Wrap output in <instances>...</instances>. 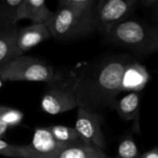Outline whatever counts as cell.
Masks as SVG:
<instances>
[{"mask_svg": "<svg viewBox=\"0 0 158 158\" xmlns=\"http://www.w3.org/2000/svg\"><path fill=\"white\" fill-rule=\"evenodd\" d=\"M132 60L128 54L109 55L72 71L78 107L99 114L115 109L118 95L123 93L124 71Z\"/></svg>", "mask_w": 158, "mask_h": 158, "instance_id": "cell-1", "label": "cell"}, {"mask_svg": "<svg viewBox=\"0 0 158 158\" xmlns=\"http://www.w3.org/2000/svg\"><path fill=\"white\" fill-rule=\"evenodd\" d=\"M115 45L137 54L158 52V26L134 19H127L115 27L105 36Z\"/></svg>", "mask_w": 158, "mask_h": 158, "instance_id": "cell-2", "label": "cell"}, {"mask_svg": "<svg viewBox=\"0 0 158 158\" xmlns=\"http://www.w3.org/2000/svg\"><path fill=\"white\" fill-rule=\"evenodd\" d=\"M46 27L51 36L60 41L86 37L96 31L94 13L81 14L59 4Z\"/></svg>", "mask_w": 158, "mask_h": 158, "instance_id": "cell-3", "label": "cell"}, {"mask_svg": "<svg viewBox=\"0 0 158 158\" xmlns=\"http://www.w3.org/2000/svg\"><path fill=\"white\" fill-rule=\"evenodd\" d=\"M56 70L47 62L34 56H19L0 69L3 81H37L48 83L54 80Z\"/></svg>", "mask_w": 158, "mask_h": 158, "instance_id": "cell-4", "label": "cell"}, {"mask_svg": "<svg viewBox=\"0 0 158 158\" xmlns=\"http://www.w3.org/2000/svg\"><path fill=\"white\" fill-rule=\"evenodd\" d=\"M41 107L49 115H58L78 107L73 91L72 71L69 74L56 73L53 81L45 83Z\"/></svg>", "mask_w": 158, "mask_h": 158, "instance_id": "cell-5", "label": "cell"}, {"mask_svg": "<svg viewBox=\"0 0 158 158\" xmlns=\"http://www.w3.org/2000/svg\"><path fill=\"white\" fill-rule=\"evenodd\" d=\"M138 5V0H100L94 10L96 31L104 36L127 20Z\"/></svg>", "mask_w": 158, "mask_h": 158, "instance_id": "cell-6", "label": "cell"}, {"mask_svg": "<svg viewBox=\"0 0 158 158\" xmlns=\"http://www.w3.org/2000/svg\"><path fill=\"white\" fill-rule=\"evenodd\" d=\"M102 121L103 119L99 113L78 107L74 128L81 140L104 151L106 147V143L102 131Z\"/></svg>", "mask_w": 158, "mask_h": 158, "instance_id": "cell-7", "label": "cell"}, {"mask_svg": "<svg viewBox=\"0 0 158 158\" xmlns=\"http://www.w3.org/2000/svg\"><path fill=\"white\" fill-rule=\"evenodd\" d=\"M68 143L56 141L47 127L36 128L30 144L35 158H56Z\"/></svg>", "mask_w": 158, "mask_h": 158, "instance_id": "cell-8", "label": "cell"}, {"mask_svg": "<svg viewBox=\"0 0 158 158\" xmlns=\"http://www.w3.org/2000/svg\"><path fill=\"white\" fill-rule=\"evenodd\" d=\"M115 110L119 118L126 121L132 122V130L135 133L140 134V111H141V94L128 93L121 98L118 99Z\"/></svg>", "mask_w": 158, "mask_h": 158, "instance_id": "cell-9", "label": "cell"}, {"mask_svg": "<svg viewBox=\"0 0 158 158\" xmlns=\"http://www.w3.org/2000/svg\"><path fill=\"white\" fill-rule=\"evenodd\" d=\"M53 12L44 0H22L17 10V21L30 19L31 24L45 25L52 18Z\"/></svg>", "mask_w": 158, "mask_h": 158, "instance_id": "cell-10", "label": "cell"}, {"mask_svg": "<svg viewBox=\"0 0 158 158\" xmlns=\"http://www.w3.org/2000/svg\"><path fill=\"white\" fill-rule=\"evenodd\" d=\"M50 37L51 33L45 25L31 24L18 30L16 44L19 51L23 54Z\"/></svg>", "mask_w": 158, "mask_h": 158, "instance_id": "cell-11", "label": "cell"}, {"mask_svg": "<svg viewBox=\"0 0 158 158\" xmlns=\"http://www.w3.org/2000/svg\"><path fill=\"white\" fill-rule=\"evenodd\" d=\"M150 80V75L146 68L132 60L126 68L123 75L122 87L123 92L140 93L145 88Z\"/></svg>", "mask_w": 158, "mask_h": 158, "instance_id": "cell-12", "label": "cell"}, {"mask_svg": "<svg viewBox=\"0 0 158 158\" xmlns=\"http://www.w3.org/2000/svg\"><path fill=\"white\" fill-rule=\"evenodd\" d=\"M56 158H108L105 152L83 140L68 143Z\"/></svg>", "mask_w": 158, "mask_h": 158, "instance_id": "cell-13", "label": "cell"}, {"mask_svg": "<svg viewBox=\"0 0 158 158\" xmlns=\"http://www.w3.org/2000/svg\"><path fill=\"white\" fill-rule=\"evenodd\" d=\"M18 30V27L0 30V69L22 55L16 44Z\"/></svg>", "mask_w": 158, "mask_h": 158, "instance_id": "cell-14", "label": "cell"}, {"mask_svg": "<svg viewBox=\"0 0 158 158\" xmlns=\"http://www.w3.org/2000/svg\"><path fill=\"white\" fill-rule=\"evenodd\" d=\"M22 0H0V30L17 27V10Z\"/></svg>", "mask_w": 158, "mask_h": 158, "instance_id": "cell-15", "label": "cell"}, {"mask_svg": "<svg viewBox=\"0 0 158 158\" xmlns=\"http://www.w3.org/2000/svg\"><path fill=\"white\" fill-rule=\"evenodd\" d=\"M0 155L12 158H35L34 154L29 145L10 144L0 138Z\"/></svg>", "mask_w": 158, "mask_h": 158, "instance_id": "cell-16", "label": "cell"}, {"mask_svg": "<svg viewBox=\"0 0 158 158\" xmlns=\"http://www.w3.org/2000/svg\"><path fill=\"white\" fill-rule=\"evenodd\" d=\"M47 129L52 133L54 138L62 143H70L81 139L74 127H69L65 125H51L47 126Z\"/></svg>", "mask_w": 158, "mask_h": 158, "instance_id": "cell-17", "label": "cell"}, {"mask_svg": "<svg viewBox=\"0 0 158 158\" xmlns=\"http://www.w3.org/2000/svg\"><path fill=\"white\" fill-rule=\"evenodd\" d=\"M138 145L131 134L125 135L119 142L117 158H140Z\"/></svg>", "mask_w": 158, "mask_h": 158, "instance_id": "cell-18", "label": "cell"}, {"mask_svg": "<svg viewBox=\"0 0 158 158\" xmlns=\"http://www.w3.org/2000/svg\"><path fill=\"white\" fill-rule=\"evenodd\" d=\"M96 3V0H60L58 2L59 5L81 14H94Z\"/></svg>", "mask_w": 158, "mask_h": 158, "instance_id": "cell-19", "label": "cell"}, {"mask_svg": "<svg viewBox=\"0 0 158 158\" xmlns=\"http://www.w3.org/2000/svg\"><path fill=\"white\" fill-rule=\"evenodd\" d=\"M23 113L19 109L7 106H0V119L8 128H13L19 125L23 120Z\"/></svg>", "mask_w": 158, "mask_h": 158, "instance_id": "cell-20", "label": "cell"}, {"mask_svg": "<svg viewBox=\"0 0 158 158\" xmlns=\"http://www.w3.org/2000/svg\"><path fill=\"white\" fill-rule=\"evenodd\" d=\"M140 158H158V148H154L143 155Z\"/></svg>", "mask_w": 158, "mask_h": 158, "instance_id": "cell-21", "label": "cell"}, {"mask_svg": "<svg viewBox=\"0 0 158 158\" xmlns=\"http://www.w3.org/2000/svg\"><path fill=\"white\" fill-rule=\"evenodd\" d=\"M8 129H9V128H8L6 124H4V123L1 121V119H0V138H1L2 136L5 135L6 131Z\"/></svg>", "mask_w": 158, "mask_h": 158, "instance_id": "cell-22", "label": "cell"}, {"mask_svg": "<svg viewBox=\"0 0 158 158\" xmlns=\"http://www.w3.org/2000/svg\"><path fill=\"white\" fill-rule=\"evenodd\" d=\"M153 9H154L155 13L156 14V16L158 17V0H156V4H155V6L153 7Z\"/></svg>", "mask_w": 158, "mask_h": 158, "instance_id": "cell-23", "label": "cell"}, {"mask_svg": "<svg viewBox=\"0 0 158 158\" xmlns=\"http://www.w3.org/2000/svg\"><path fill=\"white\" fill-rule=\"evenodd\" d=\"M3 83H4V81H3V80L1 79V77H0V90H1V88H2V86H3Z\"/></svg>", "mask_w": 158, "mask_h": 158, "instance_id": "cell-24", "label": "cell"}, {"mask_svg": "<svg viewBox=\"0 0 158 158\" xmlns=\"http://www.w3.org/2000/svg\"><path fill=\"white\" fill-rule=\"evenodd\" d=\"M108 158H109V157H108ZM114 158H117V157H114Z\"/></svg>", "mask_w": 158, "mask_h": 158, "instance_id": "cell-25", "label": "cell"}]
</instances>
